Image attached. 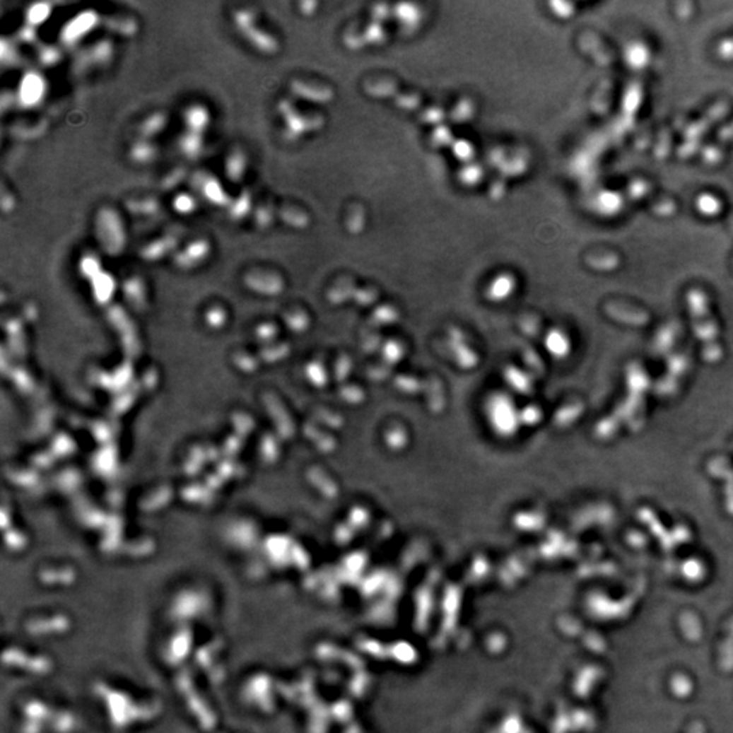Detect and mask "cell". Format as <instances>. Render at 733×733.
I'll return each mask as SVG.
<instances>
[{
	"instance_id": "obj_1",
	"label": "cell",
	"mask_w": 733,
	"mask_h": 733,
	"mask_svg": "<svg viewBox=\"0 0 733 733\" xmlns=\"http://www.w3.org/2000/svg\"><path fill=\"white\" fill-rule=\"evenodd\" d=\"M94 234L98 245L109 256H119L127 247V228L119 212L105 205L94 219Z\"/></svg>"
},
{
	"instance_id": "obj_2",
	"label": "cell",
	"mask_w": 733,
	"mask_h": 733,
	"mask_svg": "<svg viewBox=\"0 0 733 733\" xmlns=\"http://www.w3.org/2000/svg\"><path fill=\"white\" fill-rule=\"evenodd\" d=\"M233 23L238 35L257 52L271 56L278 51V42L276 37L258 26V16L254 10H235L233 13Z\"/></svg>"
},
{
	"instance_id": "obj_3",
	"label": "cell",
	"mask_w": 733,
	"mask_h": 733,
	"mask_svg": "<svg viewBox=\"0 0 733 733\" xmlns=\"http://www.w3.org/2000/svg\"><path fill=\"white\" fill-rule=\"evenodd\" d=\"M115 60V44L109 38H101L90 47L76 52L71 71L75 76H82L93 69H107Z\"/></svg>"
},
{
	"instance_id": "obj_4",
	"label": "cell",
	"mask_w": 733,
	"mask_h": 733,
	"mask_svg": "<svg viewBox=\"0 0 733 733\" xmlns=\"http://www.w3.org/2000/svg\"><path fill=\"white\" fill-rule=\"evenodd\" d=\"M102 23V17L95 10H83L69 19L59 35L60 44L69 49L78 47L86 37L91 35Z\"/></svg>"
},
{
	"instance_id": "obj_5",
	"label": "cell",
	"mask_w": 733,
	"mask_h": 733,
	"mask_svg": "<svg viewBox=\"0 0 733 733\" xmlns=\"http://www.w3.org/2000/svg\"><path fill=\"white\" fill-rule=\"evenodd\" d=\"M48 93V83L42 74L37 69H28L18 83L17 105L22 109L30 110L41 106Z\"/></svg>"
},
{
	"instance_id": "obj_6",
	"label": "cell",
	"mask_w": 733,
	"mask_h": 733,
	"mask_svg": "<svg viewBox=\"0 0 733 733\" xmlns=\"http://www.w3.org/2000/svg\"><path fill=\"white\" fill-rule=\"evenodd\" d=\"M190 185L205 201L218 208H228L233 203V197L224 189L222 182L209 171L199 170L192 174Z\"/></svg>"
},
{
	"instance_id": "obj_7",
	"label": "cell",
	"mask_w": 733,
	"mask_h": 733,
	"mask_svg": "<svg viewBox=\"0 0 733 733\" xmlns=\"http://www.w3.org/2000/svg\"><path fill=\"white\" fill-rule=\"evenodd\" d=\"M181 235H182V233L178 228L169 230L165 234H162L160 237L153 239L151 242H148L144 246H141L139 254L143 259H146L148 262H156L158 259H160V258L170 254L171 252L177 250V247L180 245Z\"/></svg>"
},
{
	"instance_id": "obj_8",
	"label": "cell",
	"mask_w": 733,
	"mask_h": 733,
	"mask_svg": "<svg viewBox=\"0 0 733 733\" xmlns=\"http://www.w3.org/2000/svg\"><path fill=\"white\" fill-rule=\"evenodd\" d=\"M277 112L284 119L286 136L290 139H298L305 135L310 129H312L314 127H317L315 119H308L307 116L300 115L288 100H283L278 102Z\"/></svg>"
},
{
	"instance_id": "obj_9",
	"label": "cell",
	"mask_w": 733,
	"mask_h": 733,
	"mask_svg": "<svg viewBox=\"0 0 733 733\" xmlns=\"http://www.w3.org/2000/svg\"><path fill=\"white\" fill-rule=\"evenodd\" d=\"M211 252H212V246L208 239H194L175 253L174 262L180 268H193V266L204 262L211 254Z\"/></svg>"
},
{
	"instance_id": "obj_10",
	"label": "cell",
	"mask_w": 733,
	"mask_h": 733,
	"mask_svg": "<svg viewBox=\"0 0 733 733\" xmlns=\"http://www.w3.org/2000/svg\"><path fill=\"white\" fill-rule=\"evenodd\" d=\"M159 156V148L153 140L147 139H136L129 150H128V158L129 160L137 165V166H148L153 165Z\"/></svg>"
},
{
	"instance_id": "obj_11",
	"label": "cell",
	"mask_w": 733,
	"mask_h": 733,
	"mask_svg": "<svg viewBox=\"0 0 733 733\" xmlns=\"http://www.w3.org/2000/svg\"><path fill=\"white\" fill-rule=\"evenodd\" d=\"M182 119L187 131L204 135L205 131L209 128L211 124V113L204 105L192 103L184 110Z\"/></svg>"
},
{
	"instance_id": "obj_12",
	"label": "cell",
	"mask_w": 733,
	"mask_h": 733,
	"mask_svg": "<svg viewBox=\"0 0 733 733\" xmlns=\"http://www.w3.org/2000/svg\"><path fill=\"white\" fill-rule=\"evenodd\" d=\"M247 166L249 159L246 153L242 148H234L224 160V174L230 182L240 184L245 180Z\"/></svg>"
},
{
	"instance_id": "obj_13",
	"label": "cell",
	"mask_w": 733,
	"mask_h": 733,
	"mask_svg": "<svg viewBox=\"0 0 733 733\" xmlns=\"http://www.w3.org/2000/svg\"><path fill=\"white\" fill-rule=\"evenodd\" d=\"M125 208L131 215L141 219L156 218L162 212V205L154 196L131 197L125 201Z\"/></svg>"
},
{
	"instance_id": "obj_14",
	"label": "cell",
	"mask_w": 733,
	"mask_h": 733,
	"mask_svg": "<svg viewBox=\"0 0 733 733\" xmlns=\"http://www.w3.org/2000/svg\"><path fill=\"white\" fill-rule=\"evenodd\" d=\"M169 124V116L165 112H154L148 115L147 117L141 119V122L137 125V136L140 139L153 140L154 137L165 132Z\"/></svg>"
},
{
	"instance_id": "obj_15",
	"label": "cell",
	"mask_w": 733,
	"mask_h": 733,
	"mask_svg": "<svg viewBox=\"0 0 733 733\" xmlns=\"http://www.w3.org/2000/svg\"><path fill=\"white\" fill-rule=\"evenodd\" d=\"M178 150L189 160L199 159L204 151V135L185 129L178 139Z\"/></svg>"
},
{
	"instance_id": "obj_16",
	"label": "cell",
	"mask_w": 733,
	"mask_h": 733,
	"mask_svg": "<svg viewBox=\"0 0 733 733\" xmlns=\"http://www.w3.org/2000/svg\"><path fill=\"white\" fill-rule=\"evenodd\" d=\"M102 25L106 30L124 38H134L139 32L136 19L124 16L102 18Z\"/></svg>"
},
{
	"instance_id": "obj_17",
	"label": "cell",
	"mask_w": 733,
	"mask_h": 733,
	"mask_svg": "<svg viewBox=\"0 0 733 733\" xmlns=\"http://www.w3.org/2000/svg\"><path fill=\"white\" fill-rule=\"evenodd\" d=\"M253 212V197L249 189H243L227 208V215L233 222H243Z\"/></svg>"
},
{
	"instance_id": "obj_18",
	"label": "cell",
	"mask_w": 733,
	"mask_h": 733,
	"mask_svg": "<svg viewBox=\"0 0 733 733\" xmlns=\"http://www.w3.org/2000/svg\"><path fill=\"white\" fill-rule=\"evenodd\" d=\"M0 63L4 69H17L23 64L17 44L10 38L0 41Z\"/></svg>"
},
{
	"instance_id": "obj_19",
	"label": "cell",
	"mask_w": 733,
	"mask_h": 733,
	"mask_svg": "<svg viewBox=\"0 0 733 733\" xmlns=\"http://www.w3.org/2000/svg\"><path fill=\"white\" fill-rule=\"evenodd\" d=\"M52 14V4L47 1H38L33 3L28 7L25 13V20L26 25H30L33 28H38L40 25L45 23Z\"/></svg>"
},
{
	"instance_id": "obj_20",
	"label": "cell",
	"mask_w": 733,
	"mask_h": 733,
	"mask_svg": "<svg viewBox=\"0 0 733 733\" xmlns=\"http://www.w3.org/2000/svg\"><path fill=\"white\" fill-rule=\"evenodd\" d=\"M291 91L300 97L302 100H308V101H312V102H322L324 101V97H326V93H324V88H319L317 86L310 85L306 82H302V81H295L291 83Z\"/></svg>"
},
{
	"instance_id": "obj_21",
	"label": "cell",
	"mask_w": 733,
	"mask_h": 733,
	"mask_svg": "<svg viewBox=\"0 0 733 733\" xmlns=\"http://www.w3.org/2000/svg\"><path fill=\"white\" fill-rule=\"evenodd\" d=\"M63 59L61 51L54 45H47L40 44L37 47V60L41 67L44 69H52L56 67Z\"/></svg>"
},
{
	"instance_id": "obj_22",
	"label": "cell",
	"mask_w": 733,
	"mask_h": 733,
	"mask_svg": "<svg viewBox=\"0 0 733 733\" xmlns=\"http://www.w3.org/2000/svg\"><path fill=\"white\" fill-rule=\"evenodd\" d=\"M171 206L172 209L178 213V215H192L197 211V200L193 194L187 193V192H181L178 194H175V197L172 199L171 201Z\"/></svg>"
},
{
	"instance_id": "obj_23",
	"label": "cell",
	"mask_w": 733,
	"mask_h": 733,
	"mask_svg": "<svg viewBox=\"0 0 733 733\" xmlns=\"http://www.w3.org/2000/svg\"><path fill=\"white\" fill-rule=\"evenodd\" d=\"M189 171L185 166H177L174 169H171L160 181V189L165 190V192H170L174 190L175 188H178L181 184L185 182V180L188 178Z\"/></svg>"
},
{
	"instance_id": "obj_24",
	"label": "cell",
	"mask_w": 733,
	"mask_h": 733,
	"mask_svg": "<svg viewBox=\"0 0 733 733\" xmlns=\"http://www.w3.org/2000/svg\"><path fill=\"white\" fill-rule=\"evenodd\" d=\"M278 216L283 222L286 224H288L291 227H298V228H302V227H306L308 223L307 215L296 208H290V206H284L280 209L278 212Z\"/></svg>"
},
{
	"instance_id": "obj_25",
	"label": "cell",
	"mask_w": 733,
	"mask_h": 733,
	"mask_svg": "<svg viewBox=\"0 0 733 733\" xmlns=\"http://www.w3.org/2000/svg\"><path fill=\"white\" fill-rule=\"evenodd\" d=\"M11 131H13V135L18 137V139L30 140V139H35V137L41 136L42 134H45L47 122H37V124H33V125L18 124Z\"/></svg>"
},
{
	"instance_id": "obj_26",
	"label": "cell",
	"mask_w": 733,
	"mask_h": 733,
	"mask_svg": "<svg viewBox=\"0 0 733 733\" xmlns=\"http://www.w3.org/2000/svg\"><path fill=\"white\" fill-rule=\"evenodd\" d=\"M253 216L258 230H268L274 222V211L271 205H258L254 209Z\"/></svg>"
},
{
	"instance_id": "obj_27",
	"label": "cell",
	"mask_w": 733,
	"mask_h": 733,
	"mask_svg": "<svg viewBox=\"0 0 733 733\" xmlns=\"http://www.w3.org/2000/svg\"><path fill=\"white\" fill-rule=\"evenodd\" d=\"M79 268L81 271L86 276H93V274H100L101 271V262L98 259V257L94 256L93 253H86L83 257L81 258V264H79Z\"/></svg>"
},
{
	"instance_id": "obj_28",
	"label": "cell",
	"mask_w": 733,
	"mask_h": 733,
	"mask_svg": "<svg viewBox=\"0 0 733 733\" xmlns=\"http://www.w3.org/2000/svg\"><path fill=\"white\" fill-rule=\"evenodd\" d=\"M247 281L256 287V288H261V290H271V288H276L277 287V283L276 280L273 278L272 276H265V274H261V273H253L247 277Z\"/></svg>"
},
{
	"instance_id": "obj_29",
	"label": "cell",
	"mask_w": 733,
	"mask_h": 733,
	"mask_svg": "<svg viewBox=\"0 0 733 733\" xmlns=\"http://www.w3.org/2000/svg\"><path fill=\"white\" fill-rule=\"evenodd\" d=\"M17 40L22 44H29V45L37 44V41H38L37 28H33L30 25H25L23 28H20L18 30Z\"/></svg>"
},
{
	"instance_id": "obj_30",
	"label": "cell",
	"mask_w": 733,
	"mask_h": 733,
	"mask_svg": "<svg viewBox=\"0 0 733 733\" xmlns=\"http://www.w3.org/2000/svg\"><path fill=\"white\" fill-rule=\"evenodd\" d=\"M0 205H1V212L7 215V213H11L16 209L17 200H16L13 193H10L7 190H3L1 192V197H0Z\"/></svg>"
},
{
	"instance_id": "obj_31",
	"label": "cell",
	"mask_w": 733,
	"mask_h": 733,
	"mask_svg": "<svg viewBox=\"0 0 733 733\" xmlns=\"http://www.w3.org/2000/svg\"><path fill=\"white\" fill-rule=\"evenodd\" d=\"M17 103V95L16 93L13 91H7L4 90L3 94H1V98H0V107H1V112L6 113L13 105Z\"/></svg>"
},
{
	"instance_id": "obj_32",
	"label": "cell",
	"mask_w": 733,
	"mask_h": 733,
	"mask_svg": "<svg viewBox=\"0 0 733 733\" xmlns=\"http://www.w3.org/2000/svg\"><path fill=\"white\" fill-rule=\"evenodd\" d=\"M317 4L315 3H310V1H305V3H300V11L305 14V16H310L312 14V8H315Z\"/></svg>"
},
{
	"instance_id": "obj_33",
	"label": "cell",
	"mask_w": 733,
	"mask_h": 733,
	"mask_svg": "<svg viewBox=\"0 0 733 733\" xmlns=\"http://www.w3.org/2000/svg\"><path fill=\"white\" fill-rule=\"evenodd\" d=\"M721 53H722V56H725V57H732L733 47H727V49H725V51L721 52Z\"/></svg>"
}]
</instances>
